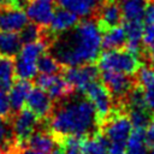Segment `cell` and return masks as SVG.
Segmentation results:
<instances>
[{
    "label": "cell",
    "mask_w": 154,
    "mask_h": 154,
    "mask_svg": "<svg viewBox=\"0 0 154 154\" xmlns=\"http://www.w3.org/2000/svg\"><path fill=\"white\" fill-rule=\"evenodd\" d=\"M102 32L95 18H84L73 28L59 32L48 46L47 52L63 67L91 64L101 53Z\"/></svg>",
    "instance_id": "6da1fadb"
},
{
    "label": "cell",
    "mask_w": 154,
    "mask_h": 154,
    "mask_svg": "<svg viewBox=\"0 0 154 154\" xmlns=\"http://www.w3.org/2000/svg\"><path fill=\"white\" fill-rule=\"evenodd\" d=\"M76 93V91H75ZM54 102L47 118V124L57 141L65 136H93L100 130L96 111L93 103L78 91Z\"/></svg>",
    "instance_id": "7a4b0ae2"
},
{
    "label": "cell",
    "mask_w": 154,
    "mask_h": 154,
    "mask_svg": "<svg viewBox=\"0 0 154 154\" xmlns=\"http://www.w3.org/2000/svg\"><path fill=\"white\" fill-rule=\"evenodd\" d=\"M99 70L117 71L126 75H135L143 65V61L137 54L129 52L125 48L108 49L100 53L97 58Z\"/></svg>",
    "instance_id": "3957f363"
},
{
    "label": "cell",
    "mask_w": 154,
    "mask_h": 154,
    "mask_svg": "<svg viewBox=\"0 0 154 154\" xmlns=\"http://www.w3.org/2000/svg\"><path fill=\"white\" fill-rule=\"evenodd\" d=\"M100 79L109 91L113 99L114 108H119V109H122V103L126 97V95L137 83L136 76L134 75H126L109 70H103L101 72Z\"/></svg>",
    "instance_id": "277c9868"
},
{
    "label": "cell",
    "mask_w": 154,
    "mask_h": 154,
    "mask_svg": "<svg viewBox=\"0 0 154 154\" xmlns=\"http://www.w3.org/2000/svg\"><path fill=\"white\" fill-rule=\"evenodd\" d=\"M132 125L125 111L113 108L109 116L100 126V131L107 137L109 143L126 144Z\"/></svg>",
    "instance_id": "5b68a950"
},
{
    "label": "cell",
    "mask_w": 154,
    "mask_h": 154,
    "mask_svg": "<svg viewBox=\"0 0 154 154\" xmlns=\"http://www.w3.org/2000/svg\"><path fill=\"white\" fill-rule=\"evenodd\" d=\"M81 93H83L84 96L93 103V106L96 111L99 125L101 126V124L105 122V119L109 116V113L114 108L113 99H112L109 91L103 85V83L99 82V79H97V81H94L90 84H88Z\"/></svg>",
    "instance_id": "8992f818"
},
{
    "label": "cell",
    "mask_w": 154,
    "mask_h": 154,
    "mask_svg": "<svg viewBox=\"0 0 154 154\" xmlns=\"http://www.w3.org/2000/svg\"><path fill=\"white\" fill-rule=\"evenodd\" d=\"M12 130L19 147H24L26 140L38 128L40 119L29 108H22L10 116Z\"/></svg>",
    "instance_id": "52a82bcc"
},
{
    "label": "cell",
    "mask_w": 154,
    "mask_h": 154,
    "mask_svg": "<svg viewBox=\"0 0 154 154\" xmlns=\"http://www.w3.org/2000/svg\"><path fill=\"white\" fill-rule=\"evenodd\" d=\"M35 84L36 87L46 90L54 102L60 101L76 91L73 87L65 79L64 76L57 73L54 75L40 73L35 78Z\"/></svg>",
    "instance_id": "ba28073f"
},
{
    "label": "cell",
    "mask_w": 154,
    "mask_h": 154,
    "mask_svg": "<svg viewBox=\"0 0 154 154\" xmlns=\"http://www.w3.org/2000/svg\"><path fill=\"white\" fill-rule=\"evenodd\" d=\"M65 79L73 87L76 91H82L88 84L99 79L100 70L91 64H83L76 66H67L63 69Z\"/></svg>",
    "instance_id": "9c48e42d"
},
{
    "label": "cell",
    "mask_w": 154,
    "mask_h": 154,
    "mask_svg": "<svg viewBox=\"0 0 154 154\" xmlns=\"http://www.w3.org/2000/svg\"><path fill=\"white\" fill-rule=\"evenodd\" d=\"M57 144H58V141L52 134V131L49 130L48 124L43 125V120H40L38 128L26 140L24 147L26 146L41 154H49L55 148Z\"/></svg>",
    "instance_id": "30bf717a"
},
{
    "label": "cell",
    "mask_w": 154,
    "mask_h": 154,
    "mask_svg": "<svg viewBox=\"0 0 154 154\" xmlns=\"http://www.w3.org/2000/svg\"><path fill=\"white\" fill-rule=\"evenodd\" d=\"M26 108H29L31 112H34L40 120L47 119L53 109L54 101L51 99L48 93L38 87L31 88L26 101H25Z\"/></svg>",
    "instance_id": "8fae6325"
},
{
    "label": "cell",
    "mask_w": 154,
    "mask_h": 154,
    "mask_svg": "<svg viewBox=\"0 0 154 154\" xmlns=\"http://www.w3.org/2000/svg\"><path fill=\"white\" fill-rule=\"evenodd\" d=\"M95 19L101 32L120 25L123 22V14L119 0H106L105 4L100 7Z\"/></svg>",
    "instance_id": "7c38bea8"
},
{
    "label": "cell",
    "mask_w": 154,
    "mask_h": 154,
    "mask_svg": "<svg viewBox=\"0 0 154 154\" xmlns=\"http://www.w3.org/2000/svg\"><path fill=\"white\" fill-rule=\"evenodd\" d=\"M54 11V0H30L26 7V16L31 22L41 26H48Z\"/></svg>",
    "instance_id": "4fadbf2b"
},
{
    "label": "cell",
    "mask_w": 154,
    "mask_h": 154,
    "mask_svg": "<svg viewBox=\"0 0 154 154\" xmlns=\"http://www.w3.org/2000/svg\"><path fill=\"white\" fill-rule=\"evenodd\" d=\"M106 0H57L58 5L82 18H95Z\"/></svg>",
    "instance_id": "5bb4252c"
},
{
    "label": "cell",
    "mask_w": 154,
    "mask_h": 154,
    "mask_svg": "<svg viewBox=\"0 0 154 154\" xmlns=\"http://www.w3.org/2000/svg\"><path fill=\"white\" fill-rule=\"evenodd\" d=\"M29 18L23 10L17 8H1L0 10V31H19Z\"/></svg>",
    "instance_id": "9a60e30c"
},
{
    "label": "cell",
    "mask_w": 154,
    "mask_h": 154,
    "mask_svg": "<svg viewBox=\"0 0 154 154\" xmlns=\"http://www.w3.org/2000/svg\"><path fill=\"white\" fill-rule=\"evenodd\" d=\"M136 79L142 88L147 108L154 113V69L142 65L137 71Z\"/></svg>",
    "instance_id": "2e32d148"
},
{
    "label": "cell",
    "mask_w": 154,
    "mask_h": 154,
    "mask_svg": "<svg viewBox=\"0 0 154 154\" xmlns=\"http://www.w3.org/2000/svg\"><path fill=\"white\" fill-rule=\"evenodd\" d=\"M143 23L142 20H124V30L126 34L125 49L140 55L142 51V35H143Z\"/></svg>",
    "instance_id": "e0dca14e"
},
{
    "label": "cell",
    "mask_w": 154,
    "mask_h": 154,
    "mask_svg": "<svg viewBox=\"0 0 154 154\" xmlns=\"http://www.w3.org/2000/svg\"><path fill=\"white\" fill-rule=\"evenodd\" d=\"M31 82L29 79H18L12 84L8 93V102L11 107V114L23 108L26 97L31 90Z\"/></svg>",
    "instance_id": "ac0fdd59"
},
{
    "label": "cell",
    "mask_w": 154,
    "mask_h": 154,
    "mask_svg": "<svg viewBox=\"0 0 154 154\" xmlns=\"http://www.w3.org/2000/svg\"><path fill=\"white\" fill-rule=\"evenodd\" d=\"M78 22H79V18L76 13L61 7L57 11H54L53 18L47 28L49 29L51 32L57 35L59 32H63V31H66V30L73 28Z\"/></svg>",
    "instance_id": "d6986e66"
},
{
    "label": "cell",
    "mask_w": 154,
    "mask_h": 154,
    "mask_svg": "<svg viewBox=\"0 0 154 154\" xmlns=\"http://www.w3.org/2000/svg\"><path fill=\"white\" fill-rule=\"evenodd\" d=\"M18 146L10 117L0 116V154H11Z\"/></svg>",
    "instance_id": "ffe728a7"
},
{
    "label": "cell",
    "mask_w": 154,
    "mask_h": 154,
    "mask_svg": "<svg viewBox=\"0 0 154 154\" xmlns=\"http://www.w3.org/2000/svg\"><path fill=\"white\" fill-rule=\"evenodd\" d=\"M125 45H126V34L123 26L118 25L102 32L101 48H103L105 51L125 48Z\"/></svg>",
    "instance_id": "44dd1931"
},
{
    "label": "cell",
    "mask_w": 154,
    "mask_h": 154,
    "mask_svg": "<svg viewBox=\"0 0 154 154\" xmlns=\"http://www.w3.org/2000/svg\"><path fill=\"white\" fill-rule=\"evenodd\" d=\"M109 141L99 130L93 136H87L83 138L82 148L83 154H108Z\"/></svg>",
    "instance_id": "7402d4cb"
},
{
    "label": "cell",
    "mask_w": 154,
    "mask_h": 154,
    "mask_svg": "<svg viewBox=\"0 0 154 154\" xmlns=\"http://www.w3.org/2000/svg\"><path fill=\"white\" fill-rule=\"evenodd\" d=\"M22 48L19 35L14 31H0V55L16 58Z\"/></svg>",
    "instance_id": "603a6c76"
},
{
    "label": "cell",
    "mask_w": 154,
    "mask_h": 154,
    "mask_svg": "<svg viewBox=\"0 0 154 154\" xmlns=\"http://www.w3.org/2000/svg\"><path fill=\"white\" fill-rule=\"evenodd\" d=\"M123 20H142L147 0H119Z\"/></svg>",
    "instance_id": "cb8c5ba5"
},
{
    "label": "cell",
    "mask_w": 154,
    "mask_h": 154,
    "mask_svg": "<svg viewBox=\"0 0 154 154\" xmlns=\"http://www.w3.org/2000/svg\"><path fill=\"white\" fill-rule=\"evenodd\" d=\"M146 129L134 128L126 141L128 154H147L148 143L146 141Z\"/></svg>",
    "instance_id": "d4e9b609"
},
{
    "label": "cell",
    "mask_w": 154,
    "mask_h": 154,
    "mask_svg": "<svg viewBox=\"0 0 154 154\" xmlns=\"http://www.w3.org/2000/svg\"><path fill=\"white\" fill-rule=\"evenodd\" d=\"M14 58L0 55V88L10 90L14 83Z\"/></svg>",
    "instance_id": "484cf974"
},
{
    "label": "cell",
    "mask_w": 154,
    "mask_h": 154,
    "mask_svg": "<svg viewBox=\"0 0 154 154\" xmlns=\"http://www.w3.org/2000/svg\"><path fill=\"white\" fill-rule=\"evenodd\" d=\"M48 49L47 45L42 41H35V42H30V43H25L19 53L17 54L18 57L25 59V60H29V61H34L36 63V60L43 54L46 53Z\"/></svg>",
    "instance_id": "4316f807"
},
{
    "label": "cell",
    "mask_w": 154,
    "mask_h": 154,
    "mask_svg": "<svg viewBox=\"0 0 154 154\" xmlns=\"http://www.w3.org/2000/svg\"><path fill=\"white\" fill-rule=\"evenodd\" d=\"M37 72L36 63L25 60L17 55L14 59V76L18 79H31L35 78Z\"/></svg>",
    "instance_id": "83f0119b"
},
{
    "label": "cell",
    "mask_w": 154,
    "mask_h": 154,
    "mask_svg": "<svg viewBox=\"0 0 154 154\" xmlns=\"http://www.w3.org/2000/svg\"><path fill=\"white\" fill-rule=\"evenodd\" d=\"M126 114L132 128L138 129H146L148 123L153 118V113L148 108H130L126 111Z\"/></svg>",
    "instance_id": "f1b7e54d"
},
{
    "label": "cell",
    "mask_w": 154,
    "mask_h": 154,
    "mask_svg": "<svg viewBox=\"0 0 154 154\" xmlns=\"http://www.w3.org/2000/svg\"><path fill=\"white\" fill-rule=\"evenodd\" d=\"M36 66L40 73H48V75H54L60 71H63V66L58 63V60L52 57L48 52L43 53L37 60H36Z\"/></svg>",
    "instance_id": "f546056e"
},
{
    "label": "cell",
    "mask_w": 154,
    "mask_h": 154,
    "mask_svg": "<svg viewBox=\"0 0 154 154\" xmlns=\"http://www.w3.org/2000/svg\"><path fill=\"white\" fill-rule=\"evenodd\" d=\"M42 31H43V26L31 22V23H26L20 30H19V38L22 45L25 43H30V42H35V41H40L41 36H42Z\"/></svg>",
    "instance_id": "4dcf8cb0"
},
{
    "label": "cell",
    "mask_w": 154,
    "mask_h": 154,
    "mask_svg": "<svg viewBox=\"0 0 154 154\" xmlns=\"http://www.w3.org/2000/svg\"><path fill=\"white\" fill-rule=\"evenodd\" d=\"M84 137L79 136H65L58 141L61 144L64 154H83L82 142Z\"/></svg>",
    "instance_id": "1f68e13d"
},
{
    "label": "cell",
    "mask_w": 154,
    "mask_h": 154,
    "mask_svg": "<svg viewBox=\"0 0 154 154\" xmlns=\"http://www.w3.org/2000/svg\"><path fill=\"white\" fill-rule=\"evenodd\" d=\"M0 116L1 117H10L11 116V107L8 102V95L6 90L0 88Z\"/></svg>",
    "instance_id": "d6a6232c"
},
{
    "label": "cell",
    "mask_w": 154,
    "mask_h": 154,
    "mask_svg": "<svg viewBox=\"0 0 154 154\" xmlns=\"http://www.w3.org/2000/svg\"><path fill=\"white\" fill-rule=\"evenodd\" d=\"M154 43V24H146L143 26V35H142V45L148 47Z\"/></svg>",
    "instance_id": "836d02e7"
},
{
    "label": "cell",
    "mask_w": 154,
    "mask_h": 154,
    "mask_svg": "<svg viewBox=\"0 0 154 154\" xmlns=\"http://www.w3.org/2000/svg\"><path fill=\"white\" fill-rule=\"evenodd\" d=\"M141 58L143 59V63H146L149 67H153L154 69V43L148 46V47H144L142 51H141Z\"/></svg>",
    "instance_id": "e575fe53"
},
{
    "label": "cell",
    "mask_w": 154,
    "mask_h": 154,
    "mask_svg": "<svg viewBox=\"0 0 154 154\" xmlns=\"http://www.w3.org/2000/svg\"><path fill=\"white\" fill-rule=\"evenodd\" d=\"M143 20L144 24H154V0H147Z\"/></svg>",
    "instance_id": "d590c367"
},
{
    "label": "cell",
    "mask_w": 154,
    "mask_h": 154,
    "mask_svg": "<svg viewBox=\"0 0 154 154\" xmlns=\"http://www.w3.org/2000/svg\"><path fill=\"white\" fill-rule=\"evenodd\" d=\"M144 131H146V141H147L148 146L154 144V118L150 119V122L148 123Z\"/></svg>",
    "instance_id": "8d00e7d4"
},
{
    "label": "cell",
    "mask_w": 154,
    "mask_h": 154,
    "mask_svg": "<svg viewBox=\"0 0 154 154\" xmlns=\"http://www.w3.org/2000/svg\"><path fill=\"white\" fill-rule=\"evenodd\" d=\"M108 154H128L126 153V144L109 143V146H108Z\"/></svg>",
    "instance_id": "74e56055"
},
{
    "label": "cell",
    "mask_w": 154,
    "mask_h": 154,
    "mask_svg": "<svg viewBox=\"0 0 154 154\" xmlns=\"http://www.w3.org/2000/svg\"><path fill=\"white\" fill-rule=\"evenodd\" d=\"M11 154H41L29 147H17Z\"/></svg>",
    "instance_id": "f35d334b"
},
{
    "label": "cell",
    "mask_w": 154,
    "mask_h": 154,
    "mask_svg": "<svg viewBox=\"0 0 154 154\" xmlns=\"http://www.w3.org/2000/svg\"><path fill=\"white\" fill-rule=\"evenodd\" d=\"M49 154H64V150H63L61 144H60V143H58V144L55 146V148H54Z\"/></svg>",
    "instance_id": "ab89813d"
},
{
    "label": "cell",
    "mask_w": 154,
    "mask_h": 154,
    "mask_svg": "<svg viewBox=\"0 0 154 154\" xmlns=\"http://www.w3.org/2000/svg\"><path fill=\"white\" fill-rule=\"evenodd\" d=\"M147 154H154V144H152V146H150L149 150H147Z\"/></svg>",
    "instance_id": "60d3db41"
},
{
    "label": "cell",
    "mask_w": 154,
    "mask_h": 154,
    "mask_svg": "<svg viewBox=\"0 0 154 154\" xmlns=\"http://www.w3.org/2000/svg\"><path fill=\"white\" fill-rule=\"evenodd\" d=\"M0 10H1V8H0Z\"/></svg>",
    "instance_id": "b9f144b4"
}]
</instances>
